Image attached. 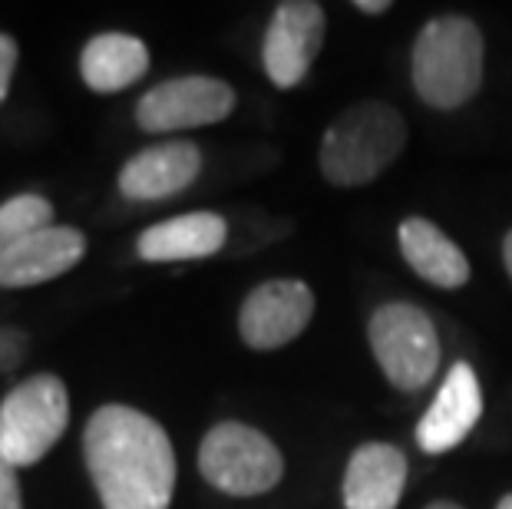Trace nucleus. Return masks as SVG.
I'll return each instance as SVG.
<instances>
[{"label":"nucleus","mask_w":512,"mask_h":509,"mask_svg":"<svg viewBox=\"0 0 512 509\" xmlns=\"http://www.w3.org/2000/svg\"><path fill=\"white\" fill-rule=\"evenodd\" d=\"M486 43L463 14H443L423 24L413 40V90L433 110H460L483 86Z\"/></svg>","instance_id":"f03ea898"},{"label":"nucleus","mask_w":512,"mask_h":509,"mask_svg":"<svg viewBox=\"0 0 512 509\" xmlns=\"http://www.w3.org/2000/svg\"><path fill=\"white\" fill-rule=\"evenodd\" d=\"M354 10H361L367 17H380V14H387L390 4L387 0H354Z\"/></svg>","instance_id":"412c9836"},{"label":"nucleus","mask_w":512,"mask_h":509,"mask_svg":"<svg viewBox=\"0 0 512 509\" xmlns=\"http://www.w3.org/2000/svg\"><path fill=\"white\" fill-rule=\"evenodd\" d=\"M83 457L103 509H169L176 450L149 414L106 404L83 430Z\"/></svg>","instance_id":"f257e3e1"},{"label":"nucleus","mask_w":512,"mask_h":509,"mask_svg":"<svg viewBox=\"0 0 512 509\" xmlns=\"http://www.w3.org/2000/svg\"><path fill=\"white\" fill-rule=\"evenodd\" d=\"M70 424V397L60 377L37 374L0 404V457L10 467H34Z\"/></svg>","instance_id":"39448f33"},{"label":"nucleus","mask_w":512,"mask_h":509,"mask_svg":"<svg viewBox=\"0 0 512 509\" xmlns=\"http://www.w3.org/2000/svg\"><path fill=\"white\" fill-rule=\"evenodd\" d=\"M14 67H17V40L0 34V103L7 100L10 80H14Z\"/></svg>","instance_id":"6ab92c4d"},{"label":"nucleus","mask_w":512,"mask_h":509,"mask_svg":"<svg viewBox=\"0 0 512 509\" xmlns=\"http://www.w3.org/2000/svg\"><path fill=\"white\" fill-rule=\"evenodd\" d=\"M53 225V205L43 196H14L0 205V258L30 235Z\"/></svg>","instance_id":"f3484780"},{"label":"nucleus","mask_w":512,"mask_h":509,"mask_svg":"<svg viewBox=\"0 0 512 509\" xmlns=\"http://www.w3.org/2000/svg\"><path fill=\"white\" fill-rule=\"evenodd\" d=\"M235 110V90L215 77H176L166 80L139 100L136 123L146 133H179L222 123Z\"/></svg>","instance_id":"6e6552de"},{"label":"nucleus","mask_w":512,"mask_h":509,"mask_svg":"<svg viewBox=\"0 0 512 509\" xmlns=\"http://www.w3.org/2000/svg\"><path fill=\"white\" fill-rule=\"evenodd\" d=\"M228 222L215 212H189L166 219L139 235L136 252L143 262H195L222 252Z\"/></svg>","instance_id":"2eb2a0df"},{"label":"nucleus","mask_w":512,"mask_h":509,"mask_svg":"<svg viewBox=\"0 0 512 509\" xmlns=\"http://www.w3.org/2000/svg\"><path fill=\"white\" fill-rule=\"evenodd\" d=\"M314 291L298 278H271L245 298L238 334L255 351H278L301 338L314 318Z\"/></svg>","instance_id":"1a4fd4ad"},{"label":"nucleus","mask_w":512,"mask_h":509,"mask_svg":"<svg viewBox=\"0 0 512 509\" xmlns=\"http://www.w3.org/2000/svg\"><path fill=\"white\" fill-rule=\"evenodd\" d=\"M423 509H463V506L453 503V500H433L430 506H423Z\"/></svg>","instance_id":"5701e85b"},{"label":"nucleus","mask_w":512,"mask_h":509,"mask_svg":"<svg viewBox=\"0 0 512 509\" xmlns=\"http://www.w3.org/2000/svg\"><path fill=\"white\" fill-rule=\"evenodd\" d=\"M397 242L403 262L433 288L456 291L470 281V258L430 219H420V215L403 219L397 225Z\"/></svg>","instance_id":"4468645a"},{"label":"nucleus","mask_w":512,"mask_h":509,"mask_svg":"<svg viewBox=\"0 0 512 509\" xmlns=\"http://www.w3.org/2000/svg\"><path fill=\"white\" fill-rule=\"evenodd\" d=\"M483 417V387L466 361H456L443 377L437 397L417 424V447L430 457L456 450Z\"/></svg>","instance_id":"9d476101"},{"label":"nucleus","mask_w":512,"mask_h":509,"mask_svg":"<svg viewBox=\"0 0 512 509\" xmlns=\"http://www.w3.org/2000/svg\"><path fill=\"white\" fill-rule=\"evenodd\" d=\"M410 463L394 443H361L344 470V509H397L407 490Z\"/></svg>","instance_id":"f8f14e48"},{"label":"nucleus","mask_w":512,"mask_h":509,"mask_svg":"<svg viewBox=\"0 0 512 509\" xmlns=\"http://www.w3.org/2000/svg\"><path fill=\"white\" fill-rule=\"evenodd\" d=\"M367 341L384 377L403 394L423 391L440 367L437 324L410 301H390L370 314Z\"/></svg>","instance_id":"20e7f679"},{"label":"nucleus","mask_w":512,"mask_h":509,"mask_svg":"<svg viewBox=\"0 0 512 509\" xmlns=\"http://www.w3.org/2000/svg\"><path fill=\"white\" fill-rule=\"evenodd\" d=\"M149 50L133 34H96L83 47L80 73L93 93H119L146 77Z\"/></svg>","instance_id":"dca6fc26"},{"label":"nucleus","mask_w":512,"mask_h":509,"mask_svg":"<svg viewBox=\"0 0 512 509\" xmlns=\"http://www.w3.org/2000/svg\"><path fill=\"white\" fill-rule=\"evenodd\" d=\"M27 354V338L17 328H0V371H14Z\"/></svg>","instance_id":"a211bd4d"},{"label":"nucleus","mask_w":512,"mask_h":509,"mask_svg":"<svg viewBox=\"0 0 512 509\" xmlns=\"http://www.w3.org/2000/svg\"><path fill=\"white\" fill-rule=\"evenodd\" d=\"M86 255V235L70 225H47L0 258V288H34L67 275Z\"/></svg>","instance_id":"ddd939ff"},{"label":"nucleus","mask_w":512,"mask_h":509,"mask_svg":"<svg viewBox=\"0 0 512 509\" xmlns=\"http://www.w3.org/2000/svg\"><path fill=\"white\" fill-rule=\"evenodd\" d=\"M202 153L195 143L172 139V143L149 146L136 153L119 172V192L133 202H159L179 196L199 179Z\"/></svg>","instance_id":"9b49d317"},{"label":"nucleus","mask_w":512,"mask_h":509,"mask_svg":"<svg viewBox=\"0 0 512 509\" xmlns=\"http://www.w3.org/2000/svg\"><path fill=\"white\" fill-rule=\"evenodd\" d=\"M496 509H512V493H506L503 500H499V506Z\"/></svg>","instance_id":"b1692460"},{"label":"nucleus","mask_w":512,"mask_h":509,"mask_svg":"<svg viewBox=\"0 0 512 509\" xmlns=\"http://www.w3.org/2000/svg\"><path fill=\"white\" fill-rule=\"evenodd\" d=\"M503 265H506V272H509V278H512V229H509L506 238H503Z\"/></svg>","instance_id":"4be33fe9"},{"label":"nucleus","mask_w":512,"mask_h":509,"mask_svg":"<svg viewBox=\"0 0 512 509\" xmlns=\"http://www.w3.org/2000/svg\"><path fill=\"white\" fill-rule=\"evenodd\" d=\"M324 34H328V17L321 4L314 0L278 4L265 30V43H261V63H265L268 80L278 90H291L308 80L324 47Z\"/></svg>","instance_id":"0eeeda50"},{"label":"nucleus","mask_w":512,"mask_h":509,"mask_svg":"<svg viewBox=\"0 0 512 509\" xmlns=\"http://www.w3.org/2000/svg\"><path fill=\"white\" fill-rule=\"evenodd\" d=\"M0 509H24L17 473L10 463H4V457H0Z\"/></svg>","instance_id":"aec40b11"},{"label":"nucleus","mask_w":512,"mask_h":509,"mask_svg":"<svg viewBox=\"0 0 512 509\" xmlns=\"http://www.w3.org/2000/svg\"><path fill=\"white\" fill-rule=\"evenodd\" d=\"M407 146V119L390 103L361 100L334 119L321 136L318 166L331 186H370Z\"/></svg>","instance_id":"7ed1b4c3"},{"label":"nucleus","mask_w":512,"mask_h":509,"mask_svg":"<svg viewBox=\"0 0 512 509\" xmlns=\"http://www.w3.org/2000/svg\"><path fill=\"white\" fill-rule=\"evenodd\" d=\"M199 470L215 490L228 496H261L275 490L285 476V457L275 440L261 430L222 420L205 433L199 447Z\"/></svg>","instance_id":"423d86ee"}]
</instances>
